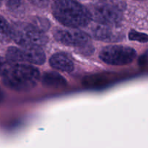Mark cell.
Instances as JSON below:
<instances>
[{
	"label": "cell",
	"mask_w": 148,
	"mask_h": 148,
	"mask_svg": "<svg viewBox=\"0 0 148 148\" xmlns=\"http://www.w3.org/2000/svg\"><path fill=\"white\" fill-rule=\"evenodd\" d=\"M138 1H140V0H138Z\"/></svg>",
	"instance_id": "cell-18"
},
{
	"label": "cell",
	"mask_w": 148,
	"mask_h": 148,
	"mask_svg": "<svg viewBox=\"0 0 148 148\" xmlns=\"http://www.w3.org/2000/svg\"><path fill=\"white\" fill-rule=\"evenodd\" d=\"M112 26L98 25L92 30V36L95 38L103 41H114L119 38V33H116L112 29Z\"/></svg>",
	"instance_id": "cell-9"
},
{
	"label": "cell",
	"mask_w": 148,
	"mask_h": 148,
	"mask_svg": "<svg viewBox=\"0 0 148 148\" xmlns=\"http://www.w3.org/2000/svg\"><path fill=\"white\" fill-rule=\"evenodd\" d=\"M1 3H2V0H0V7H1Z\"/></svg>",
	"instance_id": "cell-16"
},
{
	"label": "cell",
	"mask_w": 148,
	"mask_h": 148,
	"mask_svg": "<svg viewBox=\"0 0 148 148\" xmlns=\"http://www.w3.org/2000/svg\"><path fill=\"white\" fill-rule=\"evenodd\" d=\"M137 56L134 49L121 45H111L103 48L99 58L104 63L114 66H123L132 63Z\"/></svg>",
	"instance_id": "cell-5"
},
{
	"label": "cell",
	"mask_w": 148,
	"mask_h": 148,
	"mask_svg": "<svg viewBox=\"0 0 148 148\" xmlns=\"http://www.w3.org/2000/svg\"><path fill=\"white\" fill-rule=\"evenodd\" d=\"M129 38L132 40H137L141 43L148 42V35L143 33H140L137 31H131L129 35Z\"/></svg>",
	"instance_id": "cell-12"
},
{
	"label": "cell",
	"mask_w": 148,
	"mask_h": 148,
	"mask_svg": "<svg viewBox=\"0 0 148 148\" xmlns=\"http://www.w3.org/2000/svg\"><path fill=\"white\" fill-rule=\"evenodd\" d=\"M5 58L11 64L41 65L45 62L46 55L41 49L10 46L7 49Z\"/></svg>",
	"instance_id": "cell-6"
},
{
	"label": "cell",
	"mask_w": 148,
	"mask_h": 148,
	"mask_svg": "<svg viewBox=\"0 0 148 148\" xmlns=\"http://www.w3.org/2000/svg\"><path fill=\"white\" fill-rule=\"evenodd\" d=\"M53 1H56V0H53Z\"/></svg>",
	"instance_id": "cell-17"
},
{
	"label": "cell",
	"mask_w": 148,
	"mask_h": 148,
	"mask_svg": "<svg viewBox=\"0 0 148 148\" xmlns=\"http://www.w3.org/2000/svg\"><path fill=\"white\" fill-rule=\"evenodd\" d=\"M40 80V72L30 64H12L10 69L1 77L5 87L16 92L29 91Z\"/></svg>",
	"instance_id": "cell-2"
},
{
	"label": "cell",
	"mask_w": 148,
	"mask_h": 148,
	"mask_svg": "<svg viewBox=\"0 0 148 148\" xmlns=\"http://www.w3.org/2000/svg\"><path fill=\"white\" fill-rule=\"evenodd\" d=\"M3 98V93H2V91H1V88H0V101H1Z\"/></svg>",
	"instance_id": "cell-15"
},
{
	"label": "cell",
	"mask_w": 148,
	"mask_h": 148,
	"mask_svg": "<svg viewBox=\"0 0 148 148\" xmlns=\"http://www.w3.org/2000/svg\"><path fill=\"white\" fill-rule=\"evenodd\" d=\"M32 4L39 8H45L49 4L50 0H28Z\"/></svg>",
	"instance_id": "cell-14"
},
{
	"label": "cell",
	"mask_w": 148,
	"mask_h": 148,
	"mask_svg": "<svg viewBox=\"0 0 148 148\" xmlns=\"http://www.w3.org/2000/svg\"><path fill=\"white\" fill-rule=\"evenodd\" d=\"M52 13L58 22L69 28L85 27L92 20L89 10L77 0L54 1Z\"/></svg>",
	"instance_id": "cell-1"
},
{
	"label": "cell",
	"mask_w": 148,
	"mask_h": 148,
	"mask_svg": "<svg viewBox=\"0 0 148 148\" xmlns=\"http://www.w3.org/2000/svg\"><path fill=\"white\" fill-rule=\"evenodd\" d=\"M12 40L22 48L41 49L47 43L48 38L31 23L16 22L12 24Z\"/></svg>",
	"instance_id": "cell-3"
},
{
	"label": "cell",
	"mask_w": 148,
	"mask_h": 148,
	"mask_svg": "<svg viewBox=\"0 0 148 148\" xmlns=\"http://www.w3.org/2000/svg\"><path fill=\"white\" fill-rule=\"evenodd\" d=\"M42 82L46 87L60 88L66 85L65 78L57 72H49L44 73L42 77Z\"/></svg>",
	"instance_id": "cell-10"
},
{
	"label": "cell",
	"mask_w": 148,
	"mask_h": 148,
	"mask_svg": "<svg viewBox=\"0 0 148 148\" xmlns=\"http://www.w3.org/2000/svg\"><path fill=\"white\" fill-rule=\"evenodd\" d=\"M12 40V25L0 14V43H8Z\"/></svg>",
	"instance_id": "cell-11"
},
{
	"label": "cell",
	"mask_w": 148,
	"mask_h": 148,
	"mask_svg": "<svg viewBox=\"0 0 148 148\" xmlns=\"http://www.w3.org/2000/svg\"><path fill=\"white\" fill-rule=\"evenodd\" d=\"M12 64L6 59V58L0 56V77H2L10 69Z\"/></svg>",
	"instance_id": "cell-13"
},
{
	"label": "cell",
	"mask_w": 148,
	"mask_h": 148,
	"mask_svg": "<svg viewBox=\"0 0 148 148\" xmlns=\"http://www.w3.org/2000/svg\"><path fill=\"white\" fill-rule=\"evenodd\" d=\"M49 64L53 69L61 72H70L74 69L73 62L67 55L63 53H56L51 56Z\"/></svg>",
	"instance_id": "cell-8"
},
{
	"label": "cell",
	"mask_w": 148,
	"mask_h": 148,
	"mask_svg": "<svg viewBox=\"0 0 148 148\" xmlns=\"http://www.w3.org/2000/svg\"><path fill=\"white\" fill-rule=\"evenodd\" d=\"M88 10L92 20L101 25L115 26L122 20V9L113 1H101Z\"/></svg>",
	"instance_id": "cell-4"
},
{
	"label": "cell",
	"mask_w": 148,
	"mask_h": 148,
	"mask_svg": "<svg viewBox=\"0 0 148 148\" xmlns=\"http://www.w3.org/2000/svg\"><path fill=\"white\" fill-rule=\"evenodd\" d=\"M53 37L62 44L79 49L88 47L90 43L89 35L79 29H56L53 33Z\"/></svg>",
	"instance_id": "cell-7"
}]
</instances>
